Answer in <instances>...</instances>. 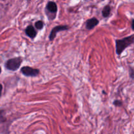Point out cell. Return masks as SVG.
<instances>
[{
	"instance_id": "obj_1",
	"label": "cell",
	"mask_w": 134,
	"mask_h": 134,
	"mask_svg": "<svg viewBox=\"0 0 134 134\" xmlns=\"http://www.w3.org/2000/svg\"><path fill=\"white\" fill-rule=\"evenodd\" d=\"M134 42V35L132 34L130 36L126 37L122 39L116 40V52L120 55L124 52V50L132 44Z\"/></svg>"
},
{
	"instance_id": "obj_2",
	"label": "cell",
	"mask_w": 134,
	"mask_h": 134,
	"mask_svg": "<svg viewBox=\"0 0 134 134\" xmlns=\"http://www.w3.org/2000/svg\"><path fill=\"white\" fill-rule=\"evenodd\" d=\"M22 63V58L20 57L14 58L8 60L5 64V66L7 69L13 71H15L19 69L21 64Z\"/></svg>"
},
{
	"instance_id": "obj_3",
	"label": "cell",
	"mask_w": 134,
	"mask_h": 134,
	"mask_svg": "<svg viewBox=\"0 0 134 134\" xmlns=\"http://www.w3.org/2000/svg\"><path fill=\"white\" fill-rule=\"evenodd\" d=\"M21 72L26 77H36L39 74L40 71L38 69L31 68L30 66L22 67L20 69Z\"/></svg>"
},
{
	"instance_id": "obj_4",
	"label": "cell",
	"mask_w": 134,
	"mask_h": 134,
	"mask_svg": "<svg viewBox=\"0 0 134 134\" xmlns=\"http://www.w3.org/2000/svg\"><path fill=\"white\" fill-rule=\"evenodd\" d=\"M68 29H69V27H68V26H62V25H60V26H55L54 27L52 28L51 33H50L49 40L51 41H52L55 39V37H56V34H57L58 33L62 31L68 30Z\"/></svg>"
},
{
	"instance_id": "obj_5",
	"label": "cell",
	"mask_w": 134,
	"mask_h": 134,
	"mask_svg": "<svg viewBox=\"0 0 134 134\" xmlns=\"http://www.w3.org/2000/svg\"><path fill=\"white\" fill-rule=\"evenodd\" d=\"M46 10H47V14L48 13H52L54 16H56V14L58 10V6L56 3L54 1H49L47 4L46 6Z\"/></svg>"
},
{
	"instance_id": "obj_6",
	"label": "cell",
	"mask_w": 134,
	"mask_h": 134,
	"mask_svg": "<svg viewBox=\"0 0 134 134\" xmlns=\"http://www.w3.org/2000/svg\"><path fill=\"white\" fill-rule=\"evenodd\" d=\"M99 24V20L95 17L90 18L86 22V28L88 30H91L97 26Z\"/></svg>"
},
{
	"instance_id": "obj_7",
	"label": "cell",
	"mask_w": 134,
	"mask_h": 134,
	"mask_svg": "<svg viewBox=\"0 0 134 134\" xmlns=\"http://www.w3.org/2000/svg\"><path fill=\"white\" fill-rule=\"evenodd\" d=\"M25 32H26V35L31 39H34L37 35L36 30H35L34 26H31V25H30L26 27V30H25Z\"/></svg>"
},
{
	"instance_id": "obj_8",
	"label": "cell",
	"mask_w": 134,
	"mask_h": 134,
	"mask_svg": "<svg viewBox=\"0 0 134 134\" xmlns=\"http://www.w3.org/2000/svg\"><path fill=\"white\" fill-rule=\"evenodd\" d=\"M111 7L109 5H106V6L104 7V8L102 10V16H103L104 18H107V17L109 16L110 14H111Z\"/></svg>"
},
{
	"instance_id": "obj_9",
	"label": "cell",
	"mask_w": 134,
	"mask_h": 134,
	"mask_svg": "<svg viewBox=\"0 0 134 134\" xmlns=\"http://www.w3.org/2000/svg\"><path fill=\"white\" fill-rule=\"evenodd\" d=\"M35 26L37 30H42L43 28V26H44V24H43V22L41 20H39L37 22H35Z\"/></svg>"
},
{
	"instance_id": "obj_10",
	"label": "cell",
	"mask_w": 134,
	"mask_h": 134,
	"mask_svg": "<svg viewBox=\"0 0 134 134\" xmlns=\"http://www.w3.org/2000/svg\"><path fill=\"white\" fill-rule=\"evenodd\" d=\"M113 105L116 107H121L122 106V102L120 100H115L113 102Z\"/></svg>"
},
{
	"instance_id": "obj_11",
	"label": "cell",
	"mask_w": 134,
	"mask_h": 134,
	"mask_svg": "<svg viewBox=\"0 0 134 134\" xmlns=\"http://www.w3.org/2000/svg\"><path fill=\"white\" fill-rule=\"evenodd\" d=\"M130 74L132 79H133V69L132 68H130Z\"/></svg>"
},
{
	"instance_id": "obj_12",
	"label": "cell",
	"mask_w": 134,
	"mask_h": 134,
	"mask_svg": "<svg viewBox=\"0 0 134 134\" xmlns=\"http://www.w3.org/2000/svg\"><path fill=\"white\" fill-rule=\"evenodd\" d=\"M2 90H3V86L0 84V97H1V92H2Z\"/></svg>"
},
{
	"instance_id": "obj_13",
	"label": "cell",
	"mask_w": 134,
	"mask_h": 134,
	"mask_svg": "<svg viewBox=\"0 0 134 134\" xmlns=\"http://www.w3.org/2000/svg\"><path fill=\"white\" fill-rule=\"evenodd\" d=\"M133 26H134V20L132 19V30H134Z\"/></svg>"
},
{
	"instance_id": "obj_14",
	"label": "cell",
	"mask_w": 134,
	"mask_h": 134,
	"mask_svg": "<svg viewBox=\"0 0 134 134\" xmlns=\"http://www.w3.org/2000/svg\"><path fill=\"white\" fill-rule=\"evenodd\" d=\"M1 67H0V74H1Z\"/></svg>"
},
{
	"instance_id": "obj_15",
	"label": "cell",
	"mask_w": 134,
	"mask_h": 134,
	"mask_svg": "<svg viewBox=\"0 0 134 134\" xmlns=\"http://www.w3.org/2000/svg\"><path fill=\"white\" fill-rule=\"evenodd\" d=\"M102 1H104V0H102Z\"/></svg>"
}]
</instances>
